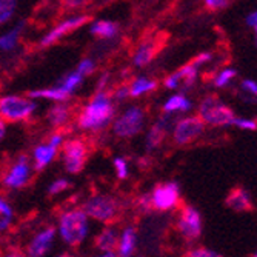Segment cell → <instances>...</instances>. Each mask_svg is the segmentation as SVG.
<instances>
[{"instance_id": "4dcf8cb0", "label": "cell", "mask_w": 257, "mask_h": 257, "mask_svg": "<svg viewBox=\"0 0 257 257\" xmlns=\"http://www.w3.org/2000/svg\"><path fill=\"white\" fill-rule=\"evenodd\" d=\"M229 5H231V2H225V0H206L205 2V7L209 11H219V10H223Z\"/></svg>"}, {"instance_id": "4316f807", "label": "cell", "mask_w": 257, "mask_h": 257, "mask_svg": "<svg viewBox=\"0 0 257 257\" xmlns=\"http://www.w3.org/2000/svg\"><path fill=\"white\" fill-rule=\"evenodd\" d=\"M17 4L14 0H0V23H5L11 19Z\"/></svg>"}, {"instance_id": "7402d4cb", "label": "cell", "mask_w": 257, "mask_h": 257, "mask_svg": "<svg viewBox=\"0 0 257 257\" xmlns=\"http://www.w3.org/2000/svg\"><path fill=\"white\" fill-rule=\"evenodd\" d=\"M157 86V83L154 80H150V79H145V77H139L137 80H134V83L131 85L130 88V94L137 97L140 94H144V92H148V91H153L154 88Z\"/></svg>"}, {"instance_id": "f35d334b", "label": "cell", "mask_w": 257, "mask_h": 257, "mask_svg": "<svg viewBox=\"0 0 257 257\" xmlns=\"http://www.w3.org/2000/svg\"><path fill=\"white\" fill-rule=\"evenodd\" d=\"M60 144H62V134H54V136L51 137L50 145H51V147H54V148H57Z\"/></svg>"}, {"instance_id": "74e56055", "label": "cell", "mask_w": 257, "mask_h": 257, "mask_svg": "<svg viewBox=\"0 0 257 257\" xmlns=\"http://www.w3.org/2000/svg\"><path fill=\"white\" fill-rule=\"evenodd\" d=\"M208 60H211V54H208V53H203V54H199L193 62H191V65L193 66H197V65H200V63H205V62H208Z\"/></svg>"}, {"instance_id": "4fadbf2b", "label": "cell", "mask_w": 257, "mask_h": 257, "mask_svg": "<svg viewBox=\"0 0 257 257\" xmlns=\"http://www.w3.org/2000/svg\"><path fill=\"white\" fill-rule=\"evenodd\" d=\"M196 77H197V68L193 66L191 63H188V65L182 66L179 71H176L170 77H167L165 86L170 89H174V88L183 85L186 88V86H191L196 82Z\"/></svg>"}, {"instance_id": "f6af8a7d", "label": "cell", "mask_w": 257, "mask_h": 257, "mask_svg": "<svg viewBox=\"0 0 257 257\" xmlns=\"http://www.w3.org/2000/svg\"><path fill=\"white\" fill-rule=\"evenodd\" d=\"M251 257H257V251H255V252H254V254H252Z\"/></svg>"}, {"instance_id": "5bb4252c", "label": "cell", "mask_w": 257, "mask_h": 257, "mask_svg": "<svg viewBox=\"0 0 257 257\" xmlns=\"http://www.w3.org/2000/svg\"><path fill=\"white\" fill-rule=\"evenodd\" d=\"M54 228H46L45 231L39 232V234L33 239V242L28 246L30 257H43L45 252L50 249L53 237H54Z\"/></svg>"}, {"instance_id": "277c9868", "label": "cell", "mask_w": 257, "mask_h": 257, "mask_svg": "<svg viewBox=\"0 0 257 257\" xmlns=\"http://www.w3.org/2000/svg\"><path fill=\"white\" fill-rule=\"evenodd\" d=\"M36 103L27 97L20 96H5L0 99V117L7 122L25 120L34 112Z\"/></svg>"}, {"instance_id": "7c38bea8", "label": "cell", "mask_w": 257, "mask_h": 257, "mask_svg": "<svg viewBox=\"0 0 257 257\" xmlns=\"http://www.w3.org/2000/svg\"><path fill=\"white\" fill-rule=\"evenodd\" d=\"M30 177V167H28V159L25 156L19 157V162L11 168L8 176L5 177V185L10 188H20Z\"/></svg>"}, {"instance_id": "e575fe53", "label": "cell", "mask_w": 257, "mask_h": 257, "mask_svg": "<svg viewBox=\"0 0 257 257\" xmlns=\"http://www.w3.org/2000/svg\"><path fill=\"white\" fill-rule=\"evenodd\" d=\"M92 69H94V63H92L91 60H83V62H80V65H79V68H77V73L80 74V76H83V74H88V73H91Z\"/></svg>"}, {"instance_id": "d4e9b609", "label": "cell", "mask_w": 257, "mask_h": 257, "mask_svg": "<svg viewBox=\"0 0 257 257\" xmlns=\"http://www.w3.org/2000/svg\"><path fill=\"white\" fill-rule=\"evenodd\" d=\"M191 108V102L186 100L183 96H174L165 103V111H188Z\"/></svg>"}, {"instance_id": "3957f363", "label": "cell", "mask_w": 257, "mask_h": 257, "mask_svg": "<svg viewBox=\"0 0 257 257\" xmlns=\"http://www.w3.org/2000/svg\"><path fill=\"white\" fill-rule=\"evenodd\" d=\"M86 231H88V223H86V214L83 211L73 209V211H68L60 217V234L66 243L73 246L80 245L86 236Z\"/></svg>"}, {"instance_id": "603a6c76", "label": "cell", "mask_w": 257, "mask_h": 257, "mask_svg": "<svg viewBox=\"0 0 257 257\" xmlns=\"http://www.w3.org/2000/svg\"><path fill=\"white\" fill-rule=\"evenodd\" d=\"M69 117V111L66 106H62V105H57L54 108H51V111L48 112V119H50V123L54 125V126H60L63 125Z\"/></svg>"}, {"instance_id": "9a60e30c", "label": "cell", "mask_w": 257, "mask_h": 257, "mask_svg": "<svg viewBox=\"0 0 257 257\" xmlns=\"http://www.w3.org/2000/svg\"><path fill=\"white\" fill-rule=\"evenodd\" d=\"M225 203L228 208L234 209V211H251L252 209V202L249 194L243 188H234L231 190L228 197L225 199Z\"/></svg>"}, {"instance_id": "6da1fadb", "label": "cell", "mask_w": 257, "mask_h": 257, "mask_svg": "<svg viewBox=\"0 0 257 257\" xmlns=\"http://www.w3.org/2000/svg\"><path fill=\"white\" fill-rule=\"evenodd\" d=\"M112 114H114V109H112L109 99L103 92H99L80 114L79 125L85 130H97L111 120Z\"/></svg>"}, {"instance_id": "9c48e42d", "label": "cell", "mask_w": 257, "mask_h": 257, "mask_svg": "<svg viewBox=\"0 0 257 257\" xmlns=\"http://www.w3.org/2000/svg\"><path fill=\"white\" fill-rule=\"evenodd\" d=\"M205 123L200 120V117H186L177 122L174 128V142L177 145H186L196 140L203 133Z\"/></svg>"}, {"instance_id": "83f0119b", "label": "cell", "mask_w": 257, "mask_h": 257, "mask_svg": "<svg viewBox=\"0 0 257 257\" xmlns=\"http://www.w3.org/2000/svg\"><path fill=\"white\" fill-rule=\"evenodd\" d=\"M80 82H82V76L76 71V73H71L69 76H66L63 80H62V89H65V91H68L69 94H71V91L76 88V86H79L80 85Z\"/></svg>"}, {"instance_id": "d6986e66", "label": "cell", "mask_w": 257, "mask_h": 257, "mask_svg": "<svg viewBox=\"0 0 257 257\" xmlns=\"http://www.w3.org/2000/svg\"><path fill=\"white\" fill-rule=\"evenodd\" d=\"M30 96L33 97H46L51 100H57V102H63L69 99V92L62 89V88H53V89H37V91H31Z\"/></svg>"}, {"instance_id": "ee69618b", "label": "cell", "mask_w": 257, "mask_h": 257, "mask_svg": "<svg viewBox=\"0 0 257 257\" xmlns=\"http://www.w3.org/2000/svg\"><path fill=\"white\" fill-rule=\"evenodd\" d=\"M57 257H76V255L69 254V252H63V254H60V255H57Z\"/></svg>"}, {"instance_id": "bcb514c9", "label": "cell", "mask_w": 257, "mask_h": 257, "mask_svg": "<svg viewBox=\"0 0 257 257\" xmlns=\"http://www.w3.org/2000/svg\"><path fill=\"white\" fill-rule=\"evenodd\" d=\"M8 257H20V255H8Z\"/></svg>"}, {"instance_id": "2e32d148", "label": "cell", "mask_w": 257, "mask_h": 257, "mask_svg": "<svg viewBox=\"0 0 257 257\" xmlns=\"http://www.w3.org/2000/svg\"><path fill=\"white\" fill-rule=\"evenodd\" d=\"M160 45L162 43L157 42V40H148V42L140 45V48L137 50V53L134 56L136 65L137 66H145V65H148L154 59V56L159 53V50L162 48Z\"/></svg>"}, {"instance_id": "d590c367", "label": "cell", "mask_w": 257, "mask_h": 257, "mask_svg": "<svg viewBox=\"0 0 257 257\" xmlns=\"http://www.w3.org/2000/svg\"><path fill=\"white\" fill-rule=\"evenodd\" d=\"M242 88L246 92H249V94H252V96L257 97V83L254 80H243L242 82Z\"/></svg>"}, {"instance_id": "d6a6232c", "label": "cell", "mask_w": 257, "mask_h": 257, "mask_svg": "<svg viewBox=\"0 0 257 257\" xmlns=\"http://www.w3.org/2000/svg\"><path fill=\"white\" fill-rule=\"evenodd\" d=\"M68 186H69V183H68L65 179H59V180H56V182L50 186L48 193H50V194H57V193H60V191L66 190Z\"/></svg>"}, {"instance_id": "52a82bcc", "label": "cell", "mask_w": 257, "mask_h": 257, "mask_svg": "<svg viewBox=\"0 0 257 257\" xmlns=\"http://www.w3.org/2000/svg\"><path fill=\"white\" fill-rule=\"evenodd\" d=\"M144 119V111L137 106H133L125 114L120 115L119 120H115L114 133L120 137H133L142 130Z\"/></svg>"}, {"instance_id": "1f68e13d", "label": "cell", "mask_w": 257, "mask_h": 257, "mask_svg": "<svg viewBox=\"0 0 257 257\" xmlns=\"http://www.w3.org/2000/svg\"><path fill=\"white\" fill-rule=\"evenodd\" d=\"M232 125H237L242 130H257V123L251 119H242V117H236Z\"/></svg>"}, {"instance_id": "b9f144b4", "label": "cell", "mask_w": 257, "mask_h": 257, "mask_svg": "<svg viewBox=\"0 0 257 257\" xmlns=\"http://www.w3.org/2000/svg\"><path fill=\"white\" fill-rule=\"evenodd\" d=\"M8 223H10V219H4V220H0V231L5 229V228L8 226Z\"/></svg>"}, {"instance_id": "7a4b0ae2", "label": "cell", "mask_w": 257, "mask_h": 257, "mask_svg": "<svg viewBox=\"0 0 257 257\" xmlns=\"http://www.w3.org/2000/svg\"><path fill=\"white\" fill-rule=\"evenodd\" d=\"M199 117L203 123H209L213 126L232 125L236 115L229 106H226L217 96L206 97L199 108Z\"/></svg>"}, {"instance_id": "30bf717a", "label": "cell", "mask_w": 257, "mask_h": 257, "mask_svg": "<svg viewBox=\"0 0 257 257\" xmlns=\"http://www.w3.org/2000/svg\"><path fill=\"white\" fill-rule=\"evenodd\" d=\"M177 226L185 239H197L202 232V219L197 209H194L193 206H183Z\"/></svg>"}, {"instance_id": "f546056e", "label": "cell", "mask_w": 257, "mask_h": 257, "mask_svg": "<svg viewBox=\"0 0 257 257\" xmlns=\"http://www.w3.org/2000/svg\"><path fill=\"white\" fill-rule=\"evenodd\" d=\"M237 71H234V69H223V71L219 74V77L216 79V85L217 86H225L228 85V82L232 79V77H236Z\"/></svg>"}, {"instance_id": "8d00e7d4", "label": "cell", "mask_w": 257, "mask_h": 257, "mask_svg": "<svg viewBox=\"0 0 257 257\" xmlns=\"http://www.w3.org/2000/svg\"><path fill=\"white\" fill-rule=\"evenodd\" d=\"M0 214H4L5 219H11V216H13V209L4 199H0Z\"/></svg>"}, {"instance_id": "484cf974", "label": "cell", "mask_w": 257, "mask_h": 257, "mask_svg": "<svg viewBox=\"0 0 257 257\" xmlns=\"http://www.w3.org/2000/svg\"><path fill=\"white\" fill-rule=\"evenodd\" d=\"M22 23L17 27V28H14V30H11L8 34H5V36H2L0 37V48L2 50H11V48H14L16 46V42H17V39H19V33L22 31Z\"/></svg>"}, {"instance_id": "7bdbcfd3", "label": "cell", "mask_w": 257, "mask_h": 257, "mask_svg": "<svg viewBox=\"0 0 257 257\" xmlns=\"http://www.w3.org/2000/svg\"><path fill=\"white\" fill-rule=\"evenodd\" d=\"M99 257H117L114 252H105L103 255H99Z\"/></svg>"}, {"instance_id": "ac0fdd59", "label": "cell", "mask_w": 257, "mask_h": 257, "mask_svg": "<svg viewBox=\"0 0 257 257\" xmlns=\"http://www.w3.org/2000/svg\"><path fill=\"white\" fill-rule=\"evenodd\" d=\"M56 151H57V148H54V147H51V145H42V147H37L36 151H34L36 170L40 171V170H43L46 165H48V163L54 159Z\"/></svg>"}, {"instance_id": "44dd1931", "label": "cell", "mask_w": 257, "mask_h": 257, "mask_svg": "<svg viewBox=\"0 0 257 257\" xmlns=\"http://www.w3.org/2000/svg\"><path fill=\"white\" fill-rule=\"evenodd\" d=\"M136 246V234H134V229L133 228H126L123 236L119 242V248H120V254L123 257H130V254L134 251Z\"/></svg>"}, {"instance_id": "836d02e7", "label": "cell", "mask_w": 257, "mask_h": 257, "mask_svg": "<svg viewBox=\"0 0 257 257\" xmlns=\"http://www.w3.org/2000/svg\"><path fill=\"white\" fill-rule=\"evenodd\" d=\"M114 167L117 168V176L120 179H125L128 176V168H126V162L123 159H115L114 160Z\"/></svg>"}, {"instance_id": "60d3db41", "label": "cell", "mask_w": 257, "mask_h": 257, "mask_svg": "<svg viewBox=\"0 0 257 257\" xmlns=\"http://www.w3.org/2000/svg\"><path fill=\"white\" fill-rule=\"evenodd\" d=\"M4 136H5V123L2 119H0V140L4 139Z\"/></svg>"}, {"instance_id": "ba28073f", "label": "cell", "mask_w": 257, "mask_h": 257, "mask_svg": "<svg viewBox=\"0 0 257 257\" xmlns=\"http://www.w3.org/2000/svg\"><path fill=\"white\" fill-rule=\"evenodd\" d=\"M179 196H180L179 185L176 182H167L163 185L156 186L150 202L156 209L165 211V209L176 206V203L179 202Z\"/></svg>"}, {"instance_id": "ab89813d", "label": "cell", "mask_w": 257, "mask_h": 257, "mask_svg": "<svg viewBox=\"0 0 257 257\" xmlns=\"http://www.w3.org/2000/svg\"><path fill=\"white\" fill-rule=\"evenodd\" d=\"M126 94H130V89L126 86H122L117 92H115V96H117V99H123L126 97Z\"/></svg>"}, {"instance_id": "e0dca14e", "label": "cell", "mask_w": 257, "mask_h": 257, "mask_svg": "<svg viewBox=\"0 0 257 257\" xmlns=\"http://www.w3.org/2000/svg\"><path fill=\"white\" fill-rule=\"evenodd\" d=\"M117 245H119V236H117V232L111 228H105L96 237V246L106 252H112L117 248Z\"/></svg>"}, {"instance_id": "5b68a950", "label": "cell", "mask_w": 257, "mask_h": 257, "mask_svg": "<svg viewBox=\"0 0 257 257\" xmlns=\"http://www.w3.org/2000/svg\"><path fill=\"white\" fill-rule=\"evenodd\" d=\"M85 214L100 222H112L119 216L120 205L111 196H94L85 203Z\"/></svg>"}, {"instance_id": "8fae6325", "label": "cell", "mask_w": 257, "mask_h": 257, "mask_svg": "<svg viewBox=\"0 0 257 257\" xmlns=\"http://www.w3.org/2000/svg\"><path fill=\"white\" fill-rule=\"evenodd\" d=\"M89 20H91L89 16H77V17L68 19V20L62 22L60 25H57L54 30H51L48 34H46V36L42 39L40 45H42V46H50L51 43L57 42L60 37H63V36H66L68 33H71V31L80 28L82 25H85V23L89 22Z\"/></svg>"}, {"instance_id": "8992f818", "label": "cell", "mask_w": 257, "mask_h": 257, "mask_svg": "<svg viewBox=\"0 0 257 257\" xmlns=\"http://www.w3.org/2000/svg\"><path fill=\"white\" fill-rule=\"evenodd\" d=\"M63 157L68 173H80L86 163V145L79 139L68 140L63 145Z\"/></svg>"}, {"instance_id": "cb8c5ba5", "label": "cell", "mask_w": 257, "mask_h": 257, "mask_svg": "<svg viewBox=\"0 0 257 257\" xmlns=\"http://www.w3.org/2000/svg\"><path fill=\"white\" fill-rule=\"evenodd\" d=\"M165 133H167L165 125H163L162 122H160V123H156V125L151 128L150 134H148V140H147L148 150L156 148V147L162 142V140H163V137H165Z\"/></svg>"}, {"instance_id": "ffe728a7", "label": "cell", "mask_w": 257, "mask_h": 257, "mask_svg": "<svg viewBox=\"0 0 257 257\" xmlns=\"http://www.w3.org/2000/svg\"><path fill=\"white\" fill-rule=\"evenodd\" d=\"M91 33L100 37H112L117 33V25L109 20H99L91 27Z\"/></svg>"}, {"instance_id": "f1b7e54d", "label": "cell", "mask_w": 257, "mask_h": 257, "mask_svg": "<svg viewBox=\"0 0 257 257\" xmlns=\"http://www.w3.org/2000/svg\"><path fill=\"white\" fill-rule=\"evenodd\" d=\"M186 257H223V255L219 254V252H216V251L206 249V248H196V249L188 251Z\"/></svg>"}]
</instances>
